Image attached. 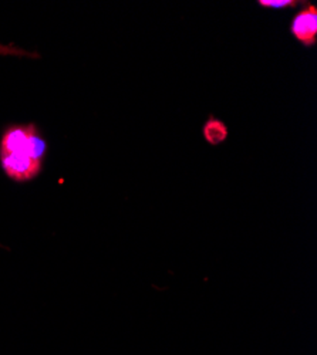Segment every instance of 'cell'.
<instances>
[{"label":"cell","instance_id":"cell-1","mask_svg":"<svg viewBox=\"0 0 317 355\" xmlns=\"http://www.w3.org/2000/svg\"><path fill=\"white\" fill-rule=\"evenodd\" d=\"M47 151V141L35 123L12 124L0 137V155L26 154L44 162Z\"/></svg>","mask_w":317,"mask_h":355},{"label":"cell","instance_id":"cell-2","mask_svg":"<svg viewBox=\"0 0 317 355\" xmlns=\"http://www.w3.org/2000/svg\"><path fill=\"white\" fill-rule=\"evenodd\" d=\"M0 166L10 181L28 182L42 173L44 162L26 154H8L0 155Z\"/></svg>","mask_w":317,"mask_h":355},{"label":"cell","instance_id":"cell-3","mask_svg":"<svg viewBox=\"0 0 317 355\" xmlns=\"http://www.w3.org/2000/svg\"><path fill=\"white\" fill-rule=\"evenodd\" d=\"M293 37L305 47H313L317 42V8L311 3L298 12L291 23Z\"/></svg>","mask_w":317,"mask_h":355},{"label":"cell","instance_id":"cell-4","mask_svg":"<svg viewBox=\"0 0 317 355\" xmlns=\"http://www.w3.org/2000/svg\"><path fill=\"white\" fill-rule=\"evenodd\" d=\"M203 135L209 145H221L228 139L229 128L219 118L209 115L207 123L203 127Z\"/></svg>","mask_w":317,"mask_h":355},{"label":"cell","instance_id":"cell-5","mask_svg":"<svg viewBox=\"0 0 317 355\" xmlns=\"http://www.w3.org/2000/svg\"><path fill=\"white\" fill-rule=\"evenodd\" d=\"M257 3L264 9H275V10L298 8L299 5V2H296V0H259Z\"/></svg>","mask_w":317,"mask_h":355},{"label":"cell","instance_id":"cell-6","mask_svg":"<svg viewBox=\"0 0 317 355\" xmlns=\"http://www.w3.org/2000/svg\"><path fill=\"white\" fill-rule=\"evenodd\" d=\"M0 54H27L26 51H17L10 46H0Z\"/></svg>","mask_w":317,"mask_h":355}]
</instances>
